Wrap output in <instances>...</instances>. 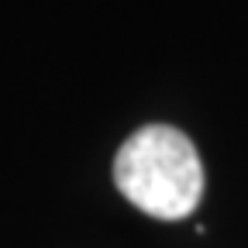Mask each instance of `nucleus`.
Masks as SVG:
<instances>
[{"label":"nucleus","instance_id":"1","mask_svg":"<svg viewBox=\"0 0 248 248\" xmlns=\"http://www.w3.org/2000/svg\"><path fill=\"white\" fill-rule=\"evenodd\" d=\"M114 183L124 200L159 221H179L203 197V166L179 128L148 124L121 145Z\"/></svg>","mask_w":248,"mask_h":248}]
</instances>
